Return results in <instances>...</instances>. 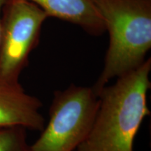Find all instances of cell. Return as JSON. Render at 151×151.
<instances>
[{"mask_svg": "<svg viewBox=\"0 0 151 151\" xmlns=\"http://www.w3.org/2000/svg\"><path fill=\"white\" fill-rule=\"evenodd\" d=\"M35 4L48 17L78 25L89 35H101L104 23L94 0H25Z\"/></svg>", "mask_w": 151, "mask_h": 151, "instance_id": "obj_6", "label": "cell"}, {"mask_svg": "<svg viewBox=\"0 0 151 151\" xmlns=\"http://www.w3.org/2000/svg\"><path fill=\"white\" fill-rule=\"evenodd\" d=\"M0 151H31L27 129L19 126L0 127Z\"/></svg>", "mask_w": 151, "mask_h": 151, "instance_id": "obj_7", "label": "cell"}, {"mask_svg": "<svg viewBox=\"0 0 151 151\" xmlns=\"http://www.w3.org/2000/svg\"><path fill=\"white\" fill-rule=\"evenodd\" d=\"M151 59L105 86L93 124L77 151H134V142L150 115L147 96L150 88Z\"/></svg>", "mask_w": 151, "mask_h": 151, "instance_id": "obj_1", "label": "cell"}, {"mask_svg": "<svg viewBox=\"0 0 151 151\" xmlns=\"http://www.w3.org/2000/svg\"><path fill=\"white\" fill-rule=\"evenodd\" d=\"M41 107L40 100L27 94L20 83H0V127L41 132L46 124Z\"/></svg>", "mask_w": 151, "mask_h": 151, "instance_id": "obj_5", "label": "cell"}, {"mask_svg": "<svg viewBox=\"0 0 151 151\" xmlns=\"http://www.w3.org/2000/svg\"><path fill=\"white\" fill-rule=\"evenodd\" d=\"M47 18L44 11L30 1L7 0L1 19L0 83H20Z\"/></svg>", "mask_w": 151, "mask_h": 151, "instance_id": "obj_4", "label": "cell"}, {"mask_svg": "<svg viewBox=\"0 0 151 151\" xmlns=\"http://www.w3.org/2000/svg\"><path fill=\"white\" fill-rule=\"evenodd\" d=\"M109 32L104 67L92 86L98 93L113 79L144 63L151 48V0H94Z\"/></svg>", "mask_w": 151, "mask_h": 151, "instance_id": "obj_2", "label": "cell"}, {"mask_svg": "<svg viewBox=\"0 0 151 151\" xmlns=\"http://www.w3.org/2000/svg\"><path fill=\"white\" fill-rule=\"evenodd\" d=\"M92 87L71 85L55 92L49 120L31 151H75L85 140L99 107Z\"/></svg>", "mask_w": 151, "mask_h": 151, "instance_id": "obj_3", "label": "cell"}, {"mask_svg": "<svg viewBox=\"0 0 151 151\" xmlns=\"http://www.w3.org/2000/svg\"><path fill=\"white\" fill-rule=\"evenodd\" d=\"M7 0H0V32H1V13L4 4L6 2Z\"/></svg>", "mask_w": 151, "mask_h": 151, "instance_id": "obj_8", "label": "cell"}]
</instances>
